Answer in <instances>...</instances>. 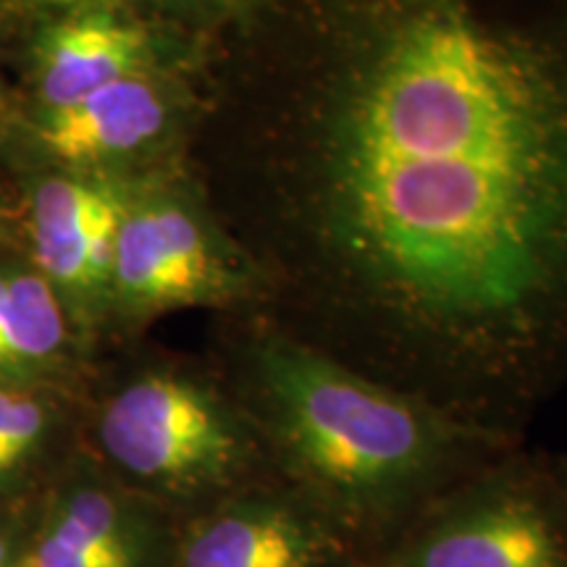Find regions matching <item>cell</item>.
Segmentation results:
<instances>
[{
	"instance_id": "30bf717a",
	"label": "cell",
	"mask_w": 567,
	"mask_h": 567,
	"mask_svg": "<svg viewBox=\"0 0 567 567\" xmlns=\"http://www.w3.org/2000/svg\"><path fill=\"white\" fill-rule=\"evenodd\" d=\"M32 66L42 109H63L126 76L179 69L182 55L126 11H84L48 19Z\"/></svg>"
},
{
	"instance_id": "6da1fadb",
	"label": "cell",
	"mask_w": 567,
	"mask_h": 567,
	"mask_svg": "<svg viewBox=\"0 0 567 567\" xmlns=\"http://www.w3.org/2000/svg\"><path fill=\"white\" fill-rule=\"evenodd\" d=\"M200 187L258 313L526 444L567 386V0H252Z\"/></svg>"
},
{
	"instance_id": "e0dca14e",
	"label": "cell",
	"mask_w": 567,
	"mask_h": 567,
	"mask_svg": "<svg viewBox=\"0 0 567 567\" xmlns=\"http://www.w3.org/2000/svg\"><path fill=\"white\" fill-rule=\"evenodd\" d=\"M555 465H557L559 481H563V486H565V492H567V457H557L555 455Z\"/></svg>"
},
{
	"instance_id": "9c48e42d",
	"label": "cell",
	"mask_w": 567,
	"mask_h": 567,
	"mask_svg": "<svg viewBox=\"0 0 567 567\" xmlns=\"http://www.w3.org/2000/svg\"><path fill=\"white\" fill-rule=\"evenodd\" d=\"M334 523L284 481L179 523L174 567H360Z\"/></svg>"
},
{
	"instance_id": "8992f818",
	"label": "cell",
	"mask_w": 567,
	"mask_h": 567,
	"mask_svg": "<svg viewBox=\"0 0 567 567\" xmlns=\"http://www.w3.org/2000/svg\"><path fill=\"white\" fill-rule=\"evenodd\" d=\"M200 90L179 69L118 80L63 109H42L34 140L69 172L140 176L193 137Z\"/></svg>"
},
{
	"instance_id": "7c38bea8",
	"label": "cell",
	"mask_w": 567,
	"mask_h": 567,
	"mask_svg": "<svg viewBox=\"0 0 567 567\" xmlns=\"http://www.w3.org/2000/svg\"><path fill=\"white\" fill-rule=\"evenodd\" d=\"M82 396L0 389V509L38 502L82 446Z\"/></svg>"
},
{
	"instance_id": "7a4b0ae2",
	"label": "cell",
	"mask_w": 567,
	"mask_h": 567,
	"mask_svg": "<svg viewBox=\"0 0 567 567\" xmlns=\"http://www.w3.org/2000/svg\"><path fill=\"white\" fill-rule=\"evenodd\" d=\"M231 316L218 371L276 476L342 530L363 565L394 549L444 494L520 446L339 363L258 310Z\"/></svg>"
},
{
	"instance_id": "8fae6325",
	"label": "cell",
	"mask_w": 567,
	"mask_h": 567,
	"mask_svg": "<svg viewBox=\"0 0 567 567\" xmlns=\"http://www.w3.org/2000/svg\"><path fill=\"white\" fill-rule=\"evenodd\" d=\"M90 344L38 271H0V389L84 394Z\"/></svg>"
},
{
	"instance_id": "277c9868",
	"label": "cell",
	"mask_w": 567,
	"mask_h": 567,
	"mask_svg": "<svg viewBox=\"0 0 567 567\" xmlns=\"http://www.w3.org/2000/svg\"><path fill=\"white\" fill-rule=\"evenodd\" d=\"M264 279L193 174L161 166L132 179L118 226L105 331L142 329L187 308L258 310Z\"/></svg>"
},
{
	"instance_id": "52a82bcc",
	"label": "cell",
	"mask_w": 567,
	"mask_h": 567,
	"mask_svg": "<svg viewBox=\"0 0 567 567\" xmlns=\"http://www.w3.org/2000/svg\"><path fill=\"white\" fill-rule=\"evenodd\" d=\"M179 523L84 446L38 499L27 567H174Z\"/></svg>"
},
{
	"instance_id": "2e32d148",
	"label": "cell",
	"mask_w": 567,
	"mask_h": 567,
	"mask_svg": "<svg viewBox=\"0 0 567 567\" xmlns=\"http://www.w3.org/2000/svg\"><path fill=\"white\" fill-rule=\"evenodd\" d=\"M11 224H13L11 210L6 208L3 200H0V247H3L11 239Z\"/></svg>"
},
{
	"instance_id": "5b68a950",
	"label": "cell",
	"mask_w": 567,
	"mask_h": 567,
	"mask_svg": "<svg viewBox=\"0 0 567 567\" xmlns=\"http://www.w3.org/2000/svg\"><path fill=\"white\" fill-rule=\"evenodd\" d=\"M363 567H567V492L555 455L507 450Z\"/></svg>"
},
{
	"instance_id": "3957f363",
	"label": "cell",
	"mask_w": 567,
	"mask_h": 567,
	"mask_svg": "<svg viewBox=\"0 0 567 567\" xmlns=\"http://www.w3.org/2000/svg\"><path fill=\"white\" fill-rule=\"evenodd\" d=\"M82 446L176 523L276 476L252 417L216 368L142 358L82 396Z\"/></svg>"
},
{
	"instance_id": "4fadbf2b",
	"label": "cell",
	"mask_w": 567,
	"mask_h": 567,
	"mask_svg": "<svg viewBox=\"0 0 567 567\" xmlns=\"http://www.w3.org/2000/svg\"><path fill=\"white\" fill-rule=\"evenodd\" d=\"M38 502L0 509V567H24Z\"/></svg>"
},
{
	"instance_id": "9a60e30c",
	"label": "cell",
	"mask_w": 567,
	"mask_h": 567,
	"mask_svg": "<svg viewBox=\"0 0 567 567\" xmlns=\"http://www.w3.org/2000/svg\"><path fill=\"white\" fill-rule=\"evenodd\" d=\"M32 11L48 13L51 19L71 17L84 11H124L134 0H24Z\"/></svg>"
},
{
	"instance_id": "ba28073f",
	"label": "cell",
	"mask_w": 567,
	"mask_h": 567,
	"mask_svg": "<svg viewBox=\"0 0 567 567\" xmlns=\"http://www.w3.org/2000/svg\"><path fill=\"white\" fill-rule=\"evenodd\" d=\"M134 176L63 172L34 187L27 216L34 271L87 344L105 334L118 226Z\"/></svg>"
},
{
	"instance_id": "ac0fdd59",
	"label": "cell",
	"mask_w": 567,
	"mask_h": 567,
	"mask_svg": "<svg viewBox=\"0 0 567 567\" xmlns=\"http://www.w3.org/2000/svg\"><path fill=\"white\" fill-rule=\"evenodd\" d=\"M24 567H27V565H24Z\"/></svg>"
},
{
	"instance_id": "5bb4252c",
	"label": "cell",
	"mask_w": 567,
	"mask_h": 567,
	"mask_svg": "<svg viewBox=\"0 0 567 567\" xmlns=\"http://www.w3.org/2000/svg\"><path fill=\"white\" fill-rule=\"evenodd\" d=\"M158 3L182 19L205 21L231 17V13L243 17L245 9H250L252 0H158Z\"/></svg>"
}]
</instances>
